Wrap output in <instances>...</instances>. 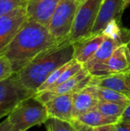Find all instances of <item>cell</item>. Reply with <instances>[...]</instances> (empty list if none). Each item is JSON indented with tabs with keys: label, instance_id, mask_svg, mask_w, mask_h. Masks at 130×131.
<instances>
[{
	"label": "cell",
	"instance_id": "cell-20",
	"mask_svg": "<svg viewBox=\"0 0 130 131\" xmlns=\"http://www.w3.org/2000/svg\"><path fill=\"white\" fill-rule=\"evenodd\" d=\"M123 28L120 26V19L114 18L107 23V25H106V27L104 28V29L102 31L101 33L107 38L113 40L122 41L121 37L123 33Z\"/></svg>",
	"mask_w": 130,
	"mask_h": 131
},
{
	"label": "cell",
	"instance_id": "cell-10",
	"mask_svg": "<svg viewBox=\"0 0 130 131\" xmlns=\"http://www.w3.org/2000/svg\"><path fill=\"white\" fill-rule=\"evenodd\" d=\"M61 2L62 0H27V18L48 28L53 14Z\"/></svg>",
	"mask_w": 130,
	"mask_h": 131
},
{
	"label": "cell",
	"instance_id": "cell-13",
	"mask_svg": "<svg viewBox=\"0 0 130 131\" xmlns=\"http://www.w3.org/2000/svg\"><path fill=\"white\" fill-rule=\"evenodd\" d=\"M92 76L84 67L68 81L60 84L52 91H44L51 97L74 94L88 86Z\"/></svg>",
	"mask_w": 130,
	"mask_h": 131
},
{
	"label": "cell",
	"instance_id": "cell-18",
	"mask_svg": "<svg viewBox=\"0 0 130 131\" xmlns=\"http://www.w3.org/2000/svg\"><path fill=\"white\" fill-rule=\"evenodd\" d=\"M74 120L93 128H97L110 124H115L120 121V119L106 116L96 109L91 110L77 117Z\"/></svg>",
	"mask_w": 130,
	"mask_h": 131
},
{
	"label": "cell",
	"instance_id": "cell-29",
	"mask_svg": "<svg viewBox=\"0 0 130 131\" xmlns=\"http://www.w3.org/2000/svg\"><path fill=\"white\" fill-rule=\"evenodd\" d=\"M130 5V0H126L124 2H123V12L129 7V5Z\"/></svg>",
	"mask_w": 130,
	"mask_h": 131
},
{
	"label": "cell",
	"instance_id": "cell-26",
	"mask_svg": "<svg viewBox=\"0 0 130 131\" xmlns=\"http://www.w3.org/2000/svg\"><path fill=\"white\" fill-rule=\"evenodd\" d=\"M12 127L8 120V118L5 119L2 123H0V131H11Z\"/></svg>",
	"mask_w": 130,
	"mask_h": 131
},
{
	"label": "cell",
	"instance_id": "cell-21",
	"mask_svg": "<svg viewBox=\"0 0 130 131\" xmlns=\"http://www.w3.org/2000/svg\"><path fill=\"white\" fill-rule=\"evenodd\" d=\"M47 131H76L73 123L49 119L45 123Z\"/></svg>",
	"mask_w": 130,
	"mask_h": 131
},
{
	"label": "cell",
	"instance_id": "cell-7",
	"mask_svg": "<svg viewBox=\"0 0 130 131\" xmlns=\"http://www.w3.org/2000/svg\"><path fill=\"white\" fill-rule=\"evenodd\" d=\"M27 19L25 5L0 17V57L5 55L10 43Z\"/></svg>",
	"mask_w": 130,
	"mask_h": 131
},
{
	"label": "cell",
	"instance_id": "cell-24",
	"mask_svg": "<svg viewBox=\"0 0 130 131\" xmlns=\"http://www.w3.org/2000/svg\"><path fill=\"white\" fill-rule=\"evenodd\" d=\"M113 131H130V122L118 121L113 124Z\"/></svg>",
	"mask_w": 130,
	"mask_h": 131
},
{
	"label": "cell",
	"instance_id": "cell-17",
	"mask_svg": "<svg viewBox=\"0 0 130 131\" xmlns=\"http://www.w3.org/2000/svg\"><path fill=\"white\" fill-rule=\"evenodd\" d=\"M87 88L100 101L112 102L123 106H127L130 104V97L114 90L92 84H89Z\"/></svg>",
	"mask_w": 130,
	"mask_h": 131
},
{
	"label": "cell",
	"instance_id": "cell-6",
	"mask_svg": "<svg viewBox=\"0 0 130 131\" xmlns=\"http://www.w3.org/2000/svg\"><path fill=\"white\" fill-rule=\"evenodd\" d=\"M80 6V4L75 0H62L59 4L48 27L54 38L60 41L67 40Z\"/></svg>",
	"mask_w": 130,
	"mask_h": 131
},
{
	"label": "cell",
	"instance_id": "cell-16",
	"mask_svg": "<svg viewBox=\"0 0 130 131\" xmlns=\"http://www.w3.org/2000/svg\"><path fill=\"white\" fill-rule=\"evenodd\" d=\"M123 44L120 40H113L109 38L103 42L98 50L96 51L94 55L90 58L89 61H87L84 67L85 68H90L96 64H102L107 61L114 53V51Z\"/></svg>",
	"mask_w": 130,
	"mask_h": 131
},
{
	"label": "cell",
	"instance_id": "cell-32",
	"mask_svg": "<svg viewBox=\"0 0 130 131\" xmlns=\"http://www.w3.org/2000/svg\"><path fill=\"white\" fill-rule=\"evenodd\" d=\"M125 1H126V0H123V2H125Z\"/></svg>",
	"mask_w": 130,
	"mask_h": 131
},
{
	"label": "cell",
	"instance_id": "cell-12",
	"mask_svg": "<svg viewBox=\"0 0 130 131\" xmlns=\"http://www.w3.org/2000/svg\"><path fill=\"white\" fill-rule=\"evenodd\" d=\"M123 0H104L100 8L92 34L101 33L109 21L114 18L120 19L123 12Z\"/></svg>",
	"mask_w": 130,
	"mask_h": 131
},
{
	"label": "cell",
	"instance_id": "cell-1",
	"mask_svg": "<svg viewBox=\"0 0 130 131\" xmlns=\"http://www.w3.org/2000/svg\"><path fill=\"white\" fill-rule=\"evenodd\" d=\"M62 42L54 38L47 27L27 19L10 43L5 56L10 61L13 72L18 73L38 54Z\"/></svg>",
	"mask_w": 130,
	"mask_h": 131
},
{
	"label": "cell",
	"instance_id": "cell-3",
	"mask_svg": "<svg viewBox=\"0 0 130 131\" xmlns=\"http://www.w3.org/2000/svg\"><path fill=\"white\" fill-rule=\"evenodd\" d=\"M7 118L12 127L11 131H27L49 120L44 104L35 95L19 103Z\"/></svg>",
	"mask_w": 130,
	"mask_h": 131
},
{
	"label": "cell",
	"instance_id": "cell-30",
	"mask_svg": "<svg viewBox=\"0 0 130 131\" xmlns=\"http://www.w3.org/2000/svg\"><path fill=\"white\" fill-rule=\"evenodd\" d=\"M126 47H127V48H128V51H129V54H130V40L126 44Z\"/></svg>",
	"mask_w": 130,
	"mask_h": 131
},
{
	"label": "cell",
	"instance_id": "cell-11",
	"mask_svg": "<svg viewBox=\"0 0 130 131\" xmlns=\"http://www.w3.org/2000/svg\"><path fill=\"white\" fill-rule=\"evenodd\" d=\"M106 39L107 37L102 33L91 34L73 43L74 48V59L84 65L94 55Z\"/></svg>",
	"mask_w": 130,
	"mask_h": 131
},
{
	"label": "cell",
	"instance_id": "cell-5",
	"mask_svg": "<svg viewBox=\"0 0 130 131\" xmlns=\"http://www.w3.org/2000/svg\"><path fill=\"white\" fill-rule=\"evenodd\" d=\"M104 0H86L79 7L67 41L74 43L90 35Z\"/></svg>",
	"mask_w": 130,
	"mask_h": 131
},
{
	"label": "cell",
	"instance_id": "cell-14",
	"mask_svg": "<svg viewBox=\"0 0 130 131\" xmlns=\"http://www.w3.org/2000/svg\"><path fill=\"white\" fill-rule=\"evenodd\" d=\"M89 84L114 90L130 97V69L127 71L105 77H92Z\"/></svg>",
	"mask_w": 130,
	"mask_h": 131
},
{
	"label": "cell",
	"instance_id": "cell-28",
	"mask_svg": "<svg viewBox=\"0 0 130 131\" xmlns=\"http://www.w3.org/2000/svg\"><path fill=\"white\" fill-rule=\"evenodd\" d=\"M96 131H113V124H110L96 128Z\"/></svg>",
	"mask_w": 130,
	"mask_h": 131
},
{
	"label": "cell",
	"instance_id": "cell-2",
	"mask_svg": "<svg viewBox=\"0 0 130 131\" xmlns=\"http://www.w3.org/2000/svg\"><path fill=\"white\" fill-rule=\"evenodd\" d=\"M74 54L73 44L64 41L38 54L17 75L27 89L36 94L39 87L54 71L74 60Z\"/></svg>",
	"mask_w": 130,
	"mask_h": 131
},
{
	"label": "cell",
	"instance_id": "cell-22",
	"mask_svg": "<svg viewBox=\"0 0 130 131\" xmlns=\"http://www.w3.org/2000/svg\"><path fill=\"white\" fill-rule=\"evenodd\" d=\"M27 0H0V17L26 5Z\"/></svg>",
	"mask_w": 130,
	"mask_h": 131
},
{
	"label": "cell",
	"instance_id": "cell-27",
	"mask_svg": "<svg viewBox=\"0 0 130 131\" xmlns=\"http://www.w3.org/2000/svg\"><path fill=\"white\" fill-rule=\"evenodd\" d=\"M120 121H126V122H130V104H128L126 108H125V111L120 118Z\"/></svg>",
	"mask_w": 130,
	"mask_h": 131
},
{
	"label": "cell",
	"instance_id": "cell-8",
	"mask_svg": "<svg viewBox=\"0 0 130 131\" xmlns=\"http://www.w3.org/2000/svg\"><path fill=\"white\" fill-rule=\"evenodd\" d=\"M37 98L44 104L49 119L72 123L73 94L51 97L45 92L36 94Z\"/></svg>",
	"mask_w": 130,
	"mask_h": 131
},
{
	"label": "cell",
	"instance_id": "cell-19",
	"mask_svg": "<svg viewBox=\"0 0 130 131\" xmlns=\"http://www.w3.org/2000/svg\"><path fill=\"white\" fill-rule=\"evenodd\" d=\"M126 107V106H123L112 102L100 101L95 107V109L106 116L120 120Z\"/></svg>",
	"mask_w": 130,
	"mask_h": 131
},
{
	"label": "cell",
	"instance_id": "cell-9",
	"mask_svg": "<svg viewBox=\"0 0 130 131\" xmlns=\"http://www.w3.org/2000/svg\"><path fill=\"white\" fill-rule=\"evenodd\" d=\"M130 69V54L126 45H120L105 62L87 68L93 78L120 74Z\"/></svg>",
	"mask_w": 130,
	"mask_h": 131
},
{
	"label": "cell",
	"instance_id": "cell-15",
	"mask_svg": "<svg viewBox=\"0 0 130 131\" xmlns=\"http://www.w3.org/2000/svg\"><path fill=\"white\" fill-rule=\"evenodd\" d=\"M100 100L87 87L73 94L74 120L77 117L95 109Z\"/></svg>",
	"mask_w": 130,
	"mask_h": 131
},
{
	"label": "cell",
	"instance_id": "cell-25",
	"mask_svg": "<svg viewBox=\"0 0 130 131\" xmlns=\"http://www.w3.org/2000/svg\"><path fill=\"white\" fill-rule=\"evenodd\" d=\"M72 123L76 129V131H96V128L83 124L78 122L77 121L74 120V121Z\"/></svg>",
	"mask_w": 130,
	"mask_h": 131
},
{
	"label": "cell",
	"instance_id": "cell-23",
	"mask_svg": "<svg viewBox=\"0 0 130 131\" xmlns=\"http://www.w3.org/2000/svg\"><path fill=\"white\" fill-rule=\"evenodd\" d=\"M13 73L11 64L8 59L5 55L0 57V81L9 78Z\"/></svg>",
	"mask_w": 130,
	"mask_h": 131
},
{
	"label": "cell",
	"instance_id": "cell-31",
	"mask_svg": "<svg viewBox=\"0 0 130 131\" xmlns=\"http://www.w3.org/2000/svg\"><path fill=\"white\" fill-rule=\"evenodd\" d=\"M75 1H76V2H77L78 3H80V4L81 5V4H82V3H84L86 0H75Z\"/></svg>",
	"mask_w": 130,
	"mask_h": 131
},
{
	"label": "cell",
	"instance_id": "cell-4",
	"mask_svg": "<svg viewBox=\"0 0 130 131\" xmlns=\"http://www.w3.org/2000/svg\"><path fill=\"white\" fill-rule=\"evenodd\" d=\"M36 94L27 89L20 81L17 73L0 81V119L8 116L17 105Z\"/></svg>",
	"mask_w": 130,
	"mask_h": 131
}]
</instances>
